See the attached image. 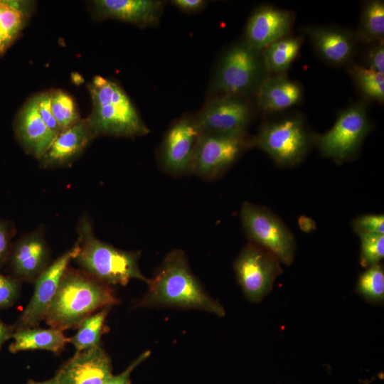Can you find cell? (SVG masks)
Instances as JSON below:
<instances>
[{"mask_svg":"<svg viewBox=\"0 0 384 384\" xmlns=\"http://www.w3.org/2000/svg\"><path fill=\"white\" fill-rule=\"evenodd\" d=\"M370 129L363 103L346 109L328 132L317 139L321 153L337 162L346 161L358 150Z\"/></svg>","mask_w":384,"mask_h":384,"instance_id":"obj_9","label":"cell"},{"mask_svg":"<svg viewBox=\"0 0 384 384\" xmlns=\"http://www.w3.org/2000/svg\"><path fill=\"white\" fill-rule=\"evenodd\" d=\"M15 233V227L11 221L0 219V269L8 263Z\"/></svg>","mask_w":384,"mask_h":384,"instance_id":"obj_34","label":"cell"},{"mask_svg":"<svg viewBox=\"0 0 384 384\" xmlns=\"http://www.w3.org/2000/svg\"><path fill=\"white\" fill-rule=\"evenodd\" d=\"M202 131L195 117H183L166 132L159 151V162L169 174L191 173L196 149Z\"/></svg>","mask_w":384,"mask_h":384,"instance_id":"obj_10","label":"cell"},{"mask_svg":"<svg viewBox=\"0 0 384 384\" xmlns=\"http://www.w3.org/2000/svg\"><path fill=\"white\" fill-rule=\"evenodd\" d=\"M21 281L12 275L0 274V309L11 306L18 299Z\"/></svg>","mask_w":384,"mask_h":384,"instance_id":"obj_31","label":"cell"},{"mask_svg":"<svg viewBox=\"0 0 384 384\" xmlns=\"http://www.w3.org/2000/svg\"><path fill=\"white\" fill-rule=\"evenodd\" d=\"M251 144L266 152L281 166L302 161L309 146V138L302 118L289 117L262 125Z\"/></svg>","mask_w":384,"mask_h":384,"instance_id":"obj_7","label":"cell"},{"mask_svg":"<svg viewBox=\"0 0 384 384\" xmlns=\"http://www.w3.org/2000/svg\"><path fill=\"white\" fill-rule=\"evenodd\" d=\"M51 110L62 130L81 119L75 100L70 95L60 90H51Z\"/></svg>","mask_w":384,"mask_h":384,"instance_id":"obj_28","label":"cell"},{"mask_svg":"<svg viewBox=\"0 0 384 384\" xmlns=\"http://www.w3.org/2000/svg\"><path fill=\"white\" fill-rule=\"evenodd\" d=\"M279 261L271 253L250 242L238 256L234 269L245 297L259 302L272 289L275 279L282 273Z\"/></svg>","mask_w":384,"mask_h":384,"instance_id":"obj_8","label":"cell"},{"mask_svg":"<svg viewBox=\"0 0 384 384\" xmlns=\"http://www.w3.org/2000/svg\"><path fill=\"white\" fill-rule=\"evenodd\" d=\"M79 250L80 242L78 240L70 250L49 264L38 277L34 282L32 297L19 316L16 329L36 327L45 319L60 280Z\"/></svg>","mask_w":384,"mask_h":384,"instance_id":"obj_12","label":"cell"},{"mask_svg":"<svg viewBox=\"0 0 384 384\" xmlns=\"http://www.w3.org/2000/svg\"><path fill=\"white\" fill-rule=\"evenodd\" d=\"M118 302L110 286L82 270L68 267L44 320L63 331L75 329L91 314Z\"/></svg>","mask_w":384,"mask_h":384,"instance_id":"obj_2","label":"cell"},{"mask_svg":"<svg viewBox=\"0 0 384 384\" xmlns=\"http://www.w3.org/2000/svg\"><path fill=\"white\" fill-rule=\"evenodd\" d=\"M36 102L38 114L46 124L53 132L59 134L63 130L55 119L51 110V90L43 92L35 95Z\"/></svg>","mask_w":384,"mask_h":384,"instance_id":"obj_33","label":"cell"},{"mask_svg":"<svg viewBox=\"0 0 384 384\" xmlns=\"http://www.w3.org/2000/svg\"><path fill=\"white\" fill-rule=\"evenodd\" d=\"M50 250L42 230L26 234L13 243L8 263L11 275L34 282L49 265Z\"/></svg>","mask_w":384,"mask_h":384,"instance_id":"obj_14","label":"cell"},{"mask_svg":"<svg viewBox=\"0 0 384 384\" xmlns=\"http://www.w3.org/2000/svg\"><path fill=\"white\" fill-rule=\"evenodd\" d=\"M298 222L300 229L304 232H310L316 227L314 221L306 216H301Z\"/></svg>","mask_w":384,"mask_h":384,"instance_id":"obj_39","label":"cell"},{"mask_svg":"<svg viewBox=\"0 0 384 384\" xmlns=\"http://www.w3.org/2000/svg\"><path fill=\"white\" fill-rule=\"evenodd\" d=\"M250 118L248 103L235 96L213 99L195 117L202 132L230 136L245 135Z\"/></svg>","mask_w":384,"mask_h":384,"instance_id":"obj_13","label":"cell"},{"mask_svg":"<svg viewBox=\"0 0 384 384\" xmlns=\"http://www.w3.org/2000/svg\"><path fill=\"white\" fill-rule=\"evenodd\" d=\"M26 2L0 1V55L14 43L26 25Z\"/></svg>","mask_w":384,"mask_h":384,"instance_id":"obj_23","label":"cell"},{"mask_svg":"<svg viewBox=\"0 0 384 384\" xmlns=\"http://www.w3.org/2000/svg\"><path fill=\"white\" fill-rule=\"evenodd\" d=\"M150 355V351H146L138 356L131 364L121 373L110 375L103 384H130V376L132 371Z\"/></svg>","mask_w":384,"mask_h":384,"instance_id":"obj_35","label":"cell"},{"mask_svg":"<svg viewBox=\"0 0 384 384\" xmlns=\"http://www.w3.org/2000/svg\"><path fill=\"white\" fill-rule=\"evenodd\" d=\"M93 6L101 18L119 20L140 27L156 25L163 10V2L154 0H95Z\"/></svg>","mask_w":384,"mask_h":384,"instance_id":"obj_19","label":"cell"},{"mask_svg":"<svg viewBox=\"0 0 384 384\" xmlns=\"http://www.w3.org/2000/svg\"><path fill=\"white\" fill-rule=\"evenodd\" d=\"M78 233L80 250L73 260L82 271L109 286H124L132 279L148 282L139 267V252L121 250L96 238L86 216L79 220Z\"/></svg>","mask_w":384,"mask_h":384,"instance_id":"obj_4","label":"cell"},{"mask_svg":"<svg viewBox=\"0 0 384 384\" xmlns=\"http://www.w3.org/2000/svg\"><path fill=\"white\" fill-rule=\"evenodd\" d=\"M302 43L299 37L283 38L263 49L261 53L265 70L274 75L286 72L297 57Z\"/></svg>","mask_w":384,"mask_h":384,"instance_id":"obj_24","label":"cell"},{"mask_svg":"<svg viewBox=\"0 0 384 384\" xmlns=\"http://www.w3.org/2000/svg\"><path fill=\"white\" fill-rule=\"evenodd\" d=\"M361 240L360 263L368 267L380 263L384 257V235L373 233L358 234Z\"/></svg>","mask_w":384,"mask_h":384,"instance_id":"obj_30","label":"cell"},{"mask_svg":"<svg viewBox=\"0 0 384 384\" xmlns=\"http://www.w3.org/2000/svg\"><path fill=\"white\" fill-rule=\"evenodd\" d=\"M140 300L143 306H174L197 309L224 316L223 306L205 292L190 270L186 257L174 250L164 258Z\"/></svg>","mask_w":384,"mask_h":384,"instance_id":"obj_1","label":"cell"},{"mask_svg":"<svg viewBox=\"0 0 384 384\" xmlns=\"http://www.w3.org/2000/svg\"><path fill=\"white\" fill-rule=\"evenodd\" d=\"M14 327L6 325L0 319V349L2 345L12 337Z\"/></svg>","mask_w":384,"mask_h":384,"instance_id":"obj_38","label":"cell"},{"mask_svg":"<svg viewBox=\"0 0 384 384\" xmlns=\"http://www.w3.org/2000/svg\"><path fill=\"white\" fill-rule=\"evenodd\" d=\"M112 375L111 360L100 346L76 351L55 375L57 384H103Z\"/></svg>","mask_w":384,"mask_h":384,"instance_id":"obj_15","label":"cell"},{"mask_svg":"<svg viewBox=\"0 0 384 384\" xmlns=\"http://www.w3.org/2000/svg\"><path fill=\"white\" fill-rule=\"evenodd\" d=\"M9 351L15 353L29 350H46L55 353L62 351L68 343L63 331L55 328L16 329Z\"/></svg>","mask_w":384,"mask_h":384,"instance_id":"obj_22","label":"cell"},{"mask_svg":"<svg viewBox=\"0 0 384 384\" xmlns=\"http://www.w3.org/2000/svg\"><path fill=\"white\" fill-rule=\"evenodd\" d=\"M360 33L366 41H381L384 36V4L370 1L366 4L361 21Z\"/></svg>","mask_w":384,"mask_h":384,"instance_id":"obj_27","label":"cell"},{"mask_svg":"<svg viewBox=\"0 0 384 384\" xmlns=\"http://www.w3.org/2000/svg\"><path fill=\"white\" fill-rule=\"evenodd\" d=\"M352 227L357 234L373 233L384 235V216L381 214H368L357 217Z\"/></svg>","mask_w":384,"mask_h":384,"instance_id":"obj_32","label":"cell"},{"mask_svg":"<svg viewBox=\"0 0 384 384\" xmlns=\"http://www.w3.org/2000/svg\"><path fill=\"white\" fill-rule=\"evenodd\" d=\"M14 129L16 139L25 151L38 160L58 135L41 118L35 96L28 99L18 112Z\"/></svg>","mask_w":384,"mask_h":384,"instance_id":"obj_16","label":"cell"},{"mask_svg":"<svg viewBox=\"0 0 384 384\" xmlns=\"http://www.w3.org/2000/svg\"><path fill=\"white\" fill-rule=\"evenodd\" d=\"M304 32L319 55L332 64L346 63L353 53V37L346 31L326 27H307Z\"/></svg>","mask_w":384,"mask_h":384,"instance_id":"obj_20","label":"cell"},{"mask_svg":"<svg viewBox=\"0 0 384 384\" xmlns=\"http://www.w3.org/2000/svg\"><path fill=\"white\" fill-rule=\"evenodd\" d=\"M27 384H57L56 377L54 375L52 378L43 382H35L29 380Z\"/></svg>","mask_w":384,"mask_h":384,"instance_id":"obj_40","label":"cell"},{"mask_svg":"<svg viewBox=\"0 0 384 384\" xmlns=\"http://www.w3.org/2000/svg\"><path fill=\"white\" fill-rule=\"evenodd\" d=\"M357 293L372 304H381L384 300V270L380 263L367 267L360 274Z\"/></svg>","mask_w":384,"mask_h":384,"instance_id":"obj_26","label":"cell"},{"mask_svg":"<svg viewBox=\"0 0 384 384\" xmlns=\"http://www.w3.org/2000/svg\"><path fill=\"white\" fill-rule=\"evenodd\" d=\"M302 96L300 86L281 75L264 78L257 90L258 106L268 112L280 111L295 105L299 102Z\"/></svg>","mask_w":384,"mask_h":384,"instance_id":"obj_21","label":"cell"},{"mask_svg":"<svg viewBox=\"0 0 384 384\" xmlns=\"http://www.w3.org/2000/svg\"><path fill=\"white\" fill-rule=\"evenodd\" d=\"M350 72L364 94L380 102H383L384 73L357 65H353Z\"/></svg>","mask_w":384,"mask_h":384,"instance_id":"obj_29","label":"cell"},{"mask_svg":"<svg viewBox=\"0 0 384 384\" xmlns=\"http://www.w3.org/2000/svg\"><path fill=\"white\" fill-rule=\"evenodd\" d=\"M88 90L92 108L87 119L96 137H134L149 133L134 104L117 83L97 75L89 83Z\"/></svg>","mask_w":384,"mask_h":384,"instance_id":"obj_3","label":"cell"},{"mask_svg":"<svg viewBox=\"0 0 384 384\" xmlns=\"http://www.w3.org/2000/svg\"><path fill=\"white\" fill-rule=\"evenodd\" d=\"M244 230L251 242L274 255L287 266L294 260L296 242L293 234L269 209L244 202L240 209Z\"/></svg>","mask_w":384,"mask_h":384,"instance_id":"obj_6","label":"cell"},{"mask_svg":"<svg viewBox=\"0 0 384 384\" xmlns=\"http://www.w3.org/2000/svg\"><path fill=\"white\" fill-rule=\"evenodd\" d=\"M261 51L245 41L230 48L216 70L211 90L221 96L240 97L257 88L263 80Z\"/></svg>","mask_w":384,"mask_h":384,"instance_id":"obj_5","label":"cell"},{"mask_svg":"<svg viewBox=\"0 0 384 384\" xmlns=\"http://www.w3.org/2000/svg\"><path fill=\"white\" fill-rule=\"evenodd\" d=\"M369 68L384 73V46L383 41H379L368 55Z\"/></svg>","mask_w":384,"mask_h":384,"instance_id":"obj_36","label":"cell"},{"mask_svg":"<svg viewBox=\"0 0 384 384\" xmlns=\"http://www.w3.org/2000/svg\"><path fill=\"white\" fill-rule=\"evenodd\" d=\"M292 17L289 12L272 6H263L251 16L246 26L245 42L262 51L283 38L289 31Z\"/></svg>","mask_w":384,"mask_h":384,"instance_id":"obj_17","label":"cell"},{"mask_svg":"<svg viewBox=\"0 0 384 384\" xmlns=\"http://www.w3.org/2000/svg\"><path fill=\"white\" fill-rule=\"evenodd\" d=\"M171 2L178 9L187 13L198 11L206 4L203 0H174Z\"/></svg>","mask_w":384,"mask_h":384,"instance_id":"obj_37","label":"cell"},{"mask_svg":"<svg viewBox=\"0 0 384 384\" xmlns=\"http://www.w3.org/2000/svg\"><path fill=\"white\" fill-rule=\"evenodd\" d=\"M248 144L243 136L202 133L193 158L191 173L210 180L226 171Z\"/></svg>","mask_w":384,"mask_h":384,"instance_id":"obj_11","label":"cell"},{"mask_svg":"<svg viewBox=\"0 0 384 384\" xmlns=\"http://www.w3.org/2000/svg\"><path fill=\"white\" fill-rule=\"evenodd\" d=\"M95 137L87 118L81 119L57 135L51 146L39 160L41 166L50 169L70 164Z\"/></svg>","mask_w":384,"mask_h":384,"instance_id":"obj_18","label":"cell"},{"mask_svg":"<svg viewBox=\"0 0 384 384\" xmlns=\"http://www.w3.org/2000/svg\"><path fill=\"white\" fill-rule=\"evenodd\" d=\"M111 307H105L84 319L77 327L75 335L68 338V343L76 351H82L100 346L105 331V323Z\"/></svg>","mask_w":384,"mask_h":384,"instance_id":"obj_25","label":"cell"}]
</instances>
